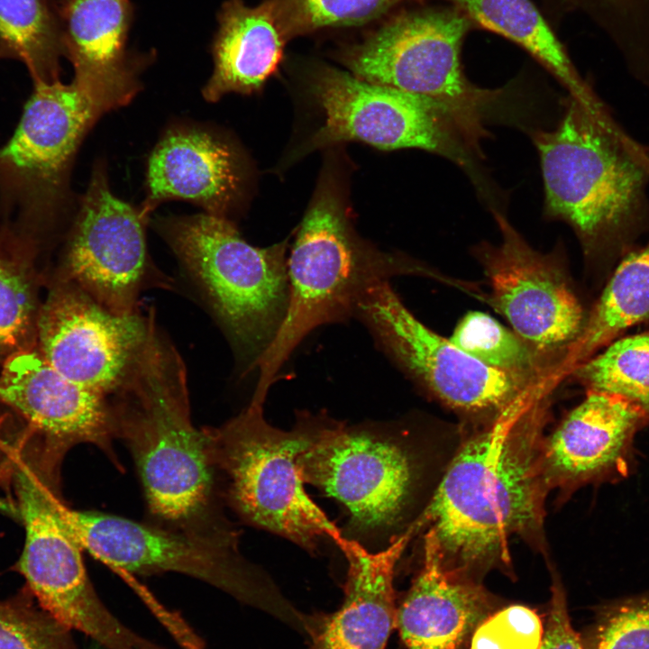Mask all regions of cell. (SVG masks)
I'll list each match as a JSON object with an SVG mask.
<instances>
[{
    "mask_svg": "<svg viewBox=\"0 0 649 649\" xmlns=\"http://www.w3.org/2000/svg\"><path fill=\"white\" fill-rule=\"evenodd\" d=\"M0 226V354L29 349L36 335L38 312L32 279L17 253L18 240Z\"/></svg>",
    "mask_w": 649,
    "mask_h": 649,
    "instance_id": "f546056e",
    "label": "cell"
},
{
    "mask_svg": "<svg viewBox=\"0 0 649 649\" xmlns=\"http://www.w3.org/2000/svg\"><path fill=\"white\" fill-rule=\"evenodd\" d=\"M61 56L59 19L46 0H0V59L21 61L33 82H51Z\"/></svg>",
    "mask_w": 649,
    "mask_h": 649,
    "instance_id": "484cf974",
    "label": "cell"
},
{
    "mask_svg": "<svg viewBox=\"0 0 649 649\" xmlns=\"http://www.w3.org/2000/svg\"><path fill=\"white\" fill-rule=\"evenodd\" d=\"M580 635L585 649H649V590L593 608Z\"/></svg>",
    "mask_w": 649,
    "mask_h": 649,
    "instance_id": "1f68e13d",
    "label": "cell"
},
{
    "mask_svg": "<svg viewBox=\"0 0 649 649\" xmlns=\"http://www.w3.org/2000/svg\"><path fill=\"white\" fill-rule=\"evenodd\" d=\"M63 516L81 547L123 577L178 572L296 628L304 621V614L282 596L266 572L242 556L238 544L67 506Z\"/></svg>",
    "mask_w": 649,
    "mask_h": 649,
    "instance_id": "9c48e42d",
    "label": "cell"
},
{
    "mask_svg": "<svg viewBox=\"0 0 649 649\" xmlns=\"http://www.w3.org/2000/svg\"><path fill=\"white\" fill-rule=\"evenodd\" d=\"M159 331L153 309L116 314L61 279L38 312L36 338L52 367L109 399L132 381Z\"/></svg>",
    "mask_w": 649,
    "mask_h": 649,
    "instance_id": "5bb4252c",
    "label": "cell"
},
{
    "mask_svg": "<svg viewBox=\"0 0 649 649\" xmlns=\"http://www.w3.org/2000/svg\"><path fill=\"white\" fill-rule=\"evenodd\" d=\"M414 535L409 526L378 552L344 535L334 543L348 562L345 597L335 612L311 617L312 649H385L396 627L395 568Z\"/></svg>",
    "mask_w": 649,
    "mask_h": 649,
    "instance_id": "d6986e66",
    "label": "cell"
},
{
    "mask_svg": "<svg viewBox=\"0 0 649 649\" xmlns=\"http://www.w3.org/2000/svg\"><path fill=\"white\" fill-rule=\"evenodd\" d=\"M544 626L539 615L524 605L500 608L472 635L471 649H539Z\"/></svg>",
    "mask_w": 649,
    "mask_h": 649,
    "instance_id": "836d02e7",
    "label": "cell"
},
{
    "mask_svg": "<svg viewBox=\"0 0 649 649\" xmlns=\"http://www.w3.org/2000/svg\"><path fill=\"white\" fill-rule=\"evenodd\" d=\"M187 382L179 353L160 331L132 381L109 400L114 436L130 448L160 526L236 542L218 502L209 430L191 421Z\"/></svg>",
    "mask_w": 649,
    "mask_h": 649,
    "instance_id": "3957f363",
    "label": "cell"
},
{
    "mask_svg": "<svg viewBox=\"0 0 649 649\" xmlns=\"http://www.w3.org/2000/svg\"><path fill=\"white\" fill-rule=\"evenodd\" d=\"M546 398L513 406L465 440L411 524L434 532L449 570L480 582L485 571L510 567L513 535L543 534Z\"/></svg>",
    "mask_w": 649,
    "mask_h": 649,
    "instance_id": "6da1fadb",
    "label": "cell"
},
{
    "mask_svg": "<svg viewBox=\"0 0 649 649\" xmlns=\"http://www.w3.org/2000/svg\"><path fill=\"white\" fill-rule=\"evenodd\" d=\"M56 12L73 80L103 114L129 102L138 89L126 48L131 1L59 0Z\"/></svg>",
    "mask_w": 649,
    "mask_h": 649,
    "instance_id": "ffe728a7",
    "label": "cell"
},
{
    "mask_svg": "<svg viewBox=\"0 0 649 649\" xmlns=\"http://www.w3.org/2000/svg\"><path fill=\"white\" fill-rule=\"evenodd\" d=\"M540 9L555 26L567 15H586L619 51L628 72L649 83V0H540Z\"/></svg>",
    "mask_w": 649,
    "mask_h": 649,
    "instance_id": "4316f807",
    "label": "cell"
},
{
    "mask_svg": "<svg viewBox=\"0 0 649 649\" xmlns=\"http://www.w3.org/2000/svg\"><path fill=\"white\" fill-rule=\"evenodd\" d=\"M539 649H585L580 635L571 626L565 590L556 575L553 577L552 599Z\"/></svg>",
    "mask_w": 649,
    "mask_h": 649,
    "instance_id": "e575fe53",
    "label": "cell"
},
{
    "mask_svg": "<svg viewBox=\"0 0 649 649\" xmlns=\"http://www.w3.org/2000/svg\"><path fill=\"white\" fill-rule=\"evenodd\" d=\"M297 467L305 484L345 507L352 530L368 534L401 521L416 480L408 449L382 425H348L328 416Z\"/></svg>",
    "mask_w": 649,
    "mask_h": 649,
    "instance_id": "4fadbf2b",
    "label": "cell"
},
{
    "mask_svg": "<svg viewBox=\"0 0 649 649\" xmlns=\"http://www.w3.org/2000/svg\"><path fill=\"white\" fill-rule=\"evenodd\" d=\"M214 70L202 93L214 102L230 92L259 90L277 70L288 39L270 0L256 6L225 1L217 15Z\"/></svg>",
    "mask_w": 649,
    "mask_h": 649,
    "instance_id": "603a6c76",
    "label": "cell"
},
{
    "mask_svg": "<svg viewBox=\"0 0 649 649\" xmlns=\"http://www.w3.org/2000/svg\"><path fill=\"white\" fill-rule=\"evenodd\" d=\"M32 599L25 588L0 601V649H78L71 630Z\"/></svg>",
    "mask_w": 649,
    "mask_h": 649,
    "instance_id": "d6a6232c",
    "label": "cell"
},
{
    "mask_svg": "<svg viewBox=\"0 0 649 649\" xmlns=\"http://www.w3.org/2000/svg\"><path fill=\"white\" fill-rule=\"evenodd\" d=\"M0 402L26 421L35 435L32 439L58 463L80 443L111 451L114 430L109 399L65 377L39 351L25 349L6 357Z\"/></svg>",
    "mask_w": 649,
    "mask_h": 649,
    "instance_id": "e0dca14e",
    "label": "cell"
},
{
    "mask_svg": "<svg viewBox=\"0 0 649 649\" xmlns=\"http://www.w3.org/2000/svg\"><path fill=\"white\" fill-rule=\"evenodd\" d=\"M289 40L322 29L361 25L395 7L425 0H270Z\"/></svg>",
    "mask_w": 649,
    "mask_h": 649,
    "instance_id": "4dcf8cb0",
    "label": "cell"
},
{
    "mask_svg": "<svg viewBox=\"0 0 649 649\" xmlns=\"http://www.w3.org/2000/svg\"><path fill=\"white\" fill-rule=\"evenodd\" d=\"M498 609L481 583L449 570L431 529L421 568L397 609L407 649H468L479 625Z\"/></svg>",
    "mask_w": 649,
    "mask_h": 649,
    "instance_id": "44dd1931",
    "label": "cell"
},
{
    "mask_svg": "<svg viewBox=\"0 0 649 649\" xmlns=\"http://www.w3.org/2000/svg\"><path fill=\"white\" fill-rule=\"evenodd\" d=\"M462 11L478 29L516 44L568 91L588 105L601 101L580 75L555 29L532 0H442Z\"/></svg>",
    "mask_w": 649,
    "mask_h": 649,
    "instance_id": "cb8c5ba5",
    "label": "cell"
},
{
    "mask_svg": "<svg viewBox=\"0 0 649 649\" xmlns=\"http://www.w3.org/2000/svg\"><path fill=\"white\" fill-rule=\"evenodd\" d=\"M145 217L116 197L103 171L96 169L68 236L61 279L121 315L140 310L146 288H171L150 259Z\"/></svg>",
    "mask_w": 649,
    "mask_h": 649,
    "instance_id": "2e32d148",
    "label": "cell"
},
{
    "mask_svg": "<svg viewBox=\"0 0 649 649\" xmlns=\"http://www.w3.org/2000/svg\"><path fill=\"white\" fill-rule=\"evenodd\" d=\"M648 425L640 409L623 398L586 391L545 436L544 472L549 489L570 496L588 484L626 479L636 465L635 436Z\"/></svg>",
    "mask_w": 649,
    "mask_h": 649,
    "instance_id": "ac0fdd59",
    "label": "cell"
},
{
    "mask_svg": "<svg viewBox=\"0 0 649 649\" xmlns=\"http://www.w3.org/2000/svg\"><path fill=\"white\" fill-rule=\"evenodd\" d=\"M238 182L234 155L224 142L200 130H172L150 158L148 197L141 210L147 216L159 203L178 198L224 216Z\"/></svg>",
    "mask_w": 649,
    "mask_h": 649,
    "instance_id": "7402d4cb",
    "label": "cell"
},
{
    "mask_svg": "<svg viewBox=\"0 0 649 649\" xmlns=\"http://www.w3.org/2000/svg\"><path fill=\"white\" fill-rule=\"evenodd\" d=\"M102 114L74 80L33 82L14 134L0 147V215L7 226L40 231L59 218L75 154Z\"/></svg>",
    "mask_w": 649,
    "mask_h": 649,
    "instance_id": "30bf717a",
    "label": "cell"
},
{
    "mask_svg": "<svg viewBox=\"0 0 649 649\" xmlns=\"http://www.w3.org/2000/svg\"><path fill=\"white\" fill-rule=\"evenodd\" d=\"M531 138L544 215L570 225L586 261L608 279L649 232V147L629 136L605 105L571 96L555 127L532 131Z\"/></svg>",
    "mask_w": 649,
    "mask_h": 649,
    "instance_id": "7a4b0ae2",
    "label": "cell"
},
{
    "mask_svg": "<svg viewBox=\"0 0 649 649\" xmlns=\"http://www.w3.org/2000/svg\"><path fill=\"white\" fill-rule=\"evenodd\" d=\"M492 212L501 239L474 249L489 281V303L514 332L562 366L587 312L558 253L535 250L502 213Z\"/></svg>",
    "mask_w": 649,
    "mask_h": 649,
    "instance_id": "9a60e30c",
    "label": "cell"
},
{
    "mask_svg": "<svg viewBox=\"0 0 649 649\" xmlns=\"http://www.w3.org/2000/svg\"><path fill=\"white\" fill-rule=\"evenodd\" d=\"M449 340L481 363L501 371L544 380L563 375L560 361L541 353L486 313L468 312Z\"/></svg>",
    "mask_w": 649,
    "mask_h": 649,
    "instance_id": "83f0119b",
    "label": "cell"
},
{
    "mask_svg": "<svg viewBox=\"0 0 649 649\" xmlns=\"http://www.w3.org/2000/svg\"><path fill=\"white\" fill-rule=\"evenodd\" d=\"M353 317L410 379L451 409L494 419L513 406L545 393L553 380L490 368L420 322L388 281L368 288Z\"/></svg>",
    "mask_w": 649,
    "mask_h": 649,
    "instance_id": "8fae6325",
    "label": "cell"
},
{
    "mask_svg": "<svg viewBox=\"0 0 649 649\" xmlns=\"http://www.w3.org/2000/svg\"><path fill=\"white\" fill-rule=\"evenodd\" d=\"M289 298L278 334L261 359L253 396L270 386L298 344L315 328L353 317L371 286L401 275L443 279L421 262L378 251L358 240L332 195L316 198L297 230L288 257ZM452 284V283H451Z\"/></svg>",
    "mask_w": 649,
    "mask_h": 649,
    "instance_id": "277c9868",
    "label": "cell"
},
{
    "mask_svg": "<svg viewBox=\"0 0 649 649\" xmlns=\"http://www.w3.org/2000/svg\"><path fill=\"white\" fill-rule=\"evenodd\" d=\"M569 374L586 391L623 398L649 422V329L614 340Z\"/></svg>",
    "mask_w": 649,
    "mask_h": 649,
    "instance_id": "f1b7e54d",
    "label": "cell"
},
{
    "mask_svg": "<svg viewBox=\"0 0 649 649\" xmlns=\"http://www.w3.org/2000/svg\"><path fill=\"white\" fill-rule=\"evenodd\" d=\"M158 226L201 289L242 375L256 370L288 306L287 240L255 247L224 216L206 212L166 219Z\"/></svg>",
    "mask_w": 649,
    "mask_h": 649,
    "instance_id": "5b68a950",
    "label": "cell"
},
{
    "mask_svg": "<svg viewBox=\"0 0 649 649\" xmlns=\"http://www.w3.org/2000/svg\"><path fill=\"white\" fill-rule=\"evenodd\" d=\"M473 23L448 5L405 11L339 51L355 77L430 98L446 108L471 146L481 152L486 125L505 88L485 89L465 76L462 50Z\"/></svg>",
    "mask_w": 649,
    "mask_h": 649,
    "instance_id": "ba28073f",
    "label": "cell"
},
{
    "mask_svg": "<svg viewBox=\"0 0 649 649\" xmlns=\"http://www.w3.org/2000/svg\"><path fill=\"white\" fill-rule=\"evenodd\" d=\"M649 324V240L629 251L606 280L563 361L565 374L628 329Z\"/></svg>",
    "mask_w": 649,
    "mask_h": 649,
    "instance_id": "d4e9b609",
    "label": "cell"
},
{
    "mask_svg": "<svg viewBox=\"0 0 649 649\" xmlns=\"http://www.w3.org/2000/svg\"><path fill=\"white\" fill-rule=\"evenodd\" d=\"M11 467L25 539L16 570L37 604L69 629L104 649H155L102 602L87 574L81 545L69 529L58 470L30 442L18 443Z\"/></svg>",
    "mask_w": 649,
    "mask_h": 649,
    "instance_id": "52a82bcc",
    "label": "cell"
},
{
    "mask_svg": "<svg viewBox=\"0 0 649 649\" xmlns=\"http://www.w3.org/2000/svg\"><path fill=\"white\" fill-rule=\"evenodd\" d=\"M263 404L251 398L224 425L208 428L226 500L247 524L310 552L322 537L335 543L343 535L306 493L297 467L326 416L302 414L283 430L264 418Z\"/></svg>",
    "mask_w": 649,
    "mask_h": 649,
    "instance_id": "8992f818",
    "label": "cell"
},
{
    "mask_svg": "<svg viewBox=\"0 0 649 649\" xmlns=\"http://www.w3.org/2000/svg\"><path fill=\"white\" fill-rule=\"evenodd\" d=\"M311 89L325 121L309 148L354 140L382 150L421 149L452 160L481 187L475 161L482 157L439 103L325 66L315 72Z\"/></svg>",
    "mask_w": 649,
    "mask_h": 649,
    "instance_id": "7c38bea8",
    "label": "cell"
}]
</instances>
